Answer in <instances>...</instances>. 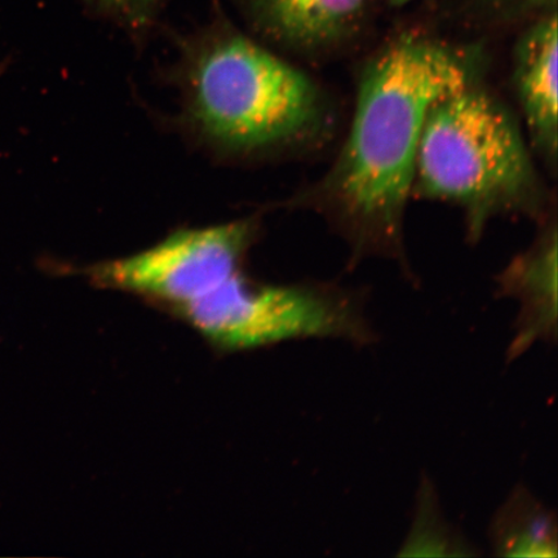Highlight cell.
Returning a JSON list of instances; mask_svg holds the SVG:
<instances>
[{"mask_svg": "<svg viewBox=\"0 0 558 558\" xmlns=\"http://www.w3.org/2000/svg\"><path fill=\"white\" fill-rule=\"evenodd\" d=\"M480 62L473 48L402 34L362 70L343 149L312 197L360 253L400 248L425 120L438 99L477 81Z\"/></svg>", "mask_w": 558, "mask_h": 558, "instance_id": "6da1fadb", "label": "cell"}, {"mask_svg": "<svg viewBox=\"0 0 558 558\" xmlns=\"http://www.w3.org/2000/svg\"><path fill=\"white\" fill-rule=\"evenodd\" d=\"M181 120L218 156L257 158L308 142L323 128V96L308 75L253 39L221 33L179 72Z\"/></svg>", "mask_w": 558, "mask_h": 558, "instance_id": "7a4b0ae2", "label": "cell"}, {"mask_svg": "<svg viewBox=\"0 0 558 558\" xmlns=\"http://www.w3.org/2000/svg\"><path fill=\"white\" fill-rule=\"evenodd\" d=\"M413 195L462 209L474 240L497 216L541 211L544 192L532 146L505 105L477 81L430 108Z\"/></svg>", "mask_w": 558, "mask_h": 558, "instance_id": "3957f363", "label": "cell"}, {"mask_svg": "<svg viewBox=\"0 0 558 558\" xmlns=\"http://www.w3.org/2000/svg\"><path fill=\"white\" fill-rule=\"evenodd\" d=\"M173 316L225 353L304 338H341L360 345L375 340L362 303L348 292L326 286L257 283L243 269Z\"/></svg>", "mask_w": 558, "mask_h": 558, "instance_id": "277c9868", "label": "cell"}, {"mask_svg": "<svg viewBox=\"0 0 558 558\" xmlns=\"http://www.w3.org/2000/svg\"><path fill=\"white\" fill-rule=\"evenodd\" d=\"M254 220L174 230L137 253L78 268L97 288L121 291L177 313L244 267Z\"/></svg>", "mask_w": 558, "mask_h": 558, "instance_id": "5b68a950", "label": "cell"}, {"mask_svg": "<svg viewBox=\"0 0 558 558\" xmlns=\"http://www.w3.org/2000/svg\"><path fill=\"white\" fill-rule=\"evenodd\" d=\"M557 13L541 16L514 51L513 83L532 149L555 169L558 145Z\"/></svg>", "mask_w": 558, "mask_h": 558, "instance_id": "8992f818", "label": "cell"}, {"mask_svg": "<svg viewBox=\"0 0 558 558\" xmlns=\"http://www.w3.org/2000/svg\"><path fill=\"white\" fill-rule=\"evenodd\" d=\"M500 295L518 299L521 312L508 362L538 341L557 339V232L547 230L525 254L515 257L498 279Z\"/></svg>", "mask_w": 558, "mask_h": 558, "instance_id": "52a82bcc", "label": "cell"}, {"mask_svg": "<svg viewBox=\"0 0 558 558\" xmlns=\"http://www.w3.org/2000/svg\"><path fill=\"white\" fill-rule=\"evenodd\" d=\"M259 29L298 51L316 52L352 37L368 0H244Z\"/></svg>", "mask_w": 558, "mask_h": 558, "instance_id": "ba28073f", "label": "cell"}, {"mask_svg": "<svg viewBox=\"0 0 558 558\" xmlns=\"http://www.w3.org/2000/svg\"><path fill=\"white\" fill-rule=\"evenodd\" d=\"M495 555L501 557H556V514L525 487H515L498 509L490 525Z\"/></svg>", "mask_w": 558, "mask_h": 558, "instance_id": "9c48e42d", "label": "cell"}, {"mask_svg": "<svg viewBox=\"0 0 558 558\" xmlns=\"http://www.w3.org/2000/svg\"><path fill=\"white\" fill-rule=\"evenodd\" d=\"M469 542L442 515L428 477L418 487L415 519L400 556H473Z\"/></svg>", "mask_w": 558, "mask_h": 558, "instance_id": "30bf717a", "label": "cell"}, {"mask_svg": "<svg viewBox=\"0 0 558 558\" xmlns=\"http://www.w3.org/2000/svg\"><path fill=\"white\" fill-rule=\"evenodd\" d=\"M494 15L511 19L523 15L539 17L556 12L557 0H484Z\"/></svg>", "mask_w": 558, "mask_h": 558, "instance_id": "8fae6325", "label": "cell"}, {"mask_svg": "<svg viewBox=\"0 0 558 558\" xmlns=\"http://www.w3.org/2000/svg\"><path fill=\"white\" fill-rule=\"evenodd\" d=\"M97 2L132 20H143L155 9L158 0H97Z\"/></svg>", "mask_w": 558, "mask_h": 558, "instance_id": "7c38bea8", "label": "cell"}, {"mask_svg": "<svg viewBox=\"0 0 558 558\" xmlns=\"http://www.w3.org/2000/svg\"><path fill=\"white\" fill-rule=\"evenodd\" d=\"M388 2L393 5H404L411 2H415V0H388Z\"/></svg>", "mask_w": 558, "mask_h": 558, "instance_id": "4fadbf2b", "label": "cell"}]
</instances>
